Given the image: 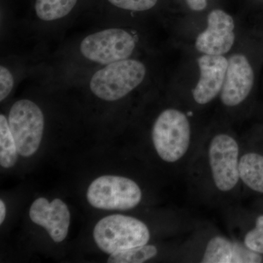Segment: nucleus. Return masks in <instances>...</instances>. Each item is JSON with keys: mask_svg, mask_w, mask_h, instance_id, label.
<instances>
[{"mask_svg": "<svg viewBox=\"0 0 263 263\" xmlns=\"http://www.w3.org/2000/svg\"><path fill=\"white\" fill-rule=\"evenodd\" d=\"M202 149L205 181L211 188L220 196L235 193L242 183L239 175L241 152L238 140L228 133H216Z\"/></svg>", "mask_w": 263, "mask_h": 263, "instance_id": "obj_1", "label": "nucleus"}, {"mask_svg": "<svg viewBox=\"0 0 263 263\" xmlns=\"http://www.w3.org/2000/svg\"><path fill=\"white\" fill-rule=\"evenodd\" d=\"M152 138L157 155L166 163L179 164L191 155V122L179 109L167 108L159 114L152 128Z\"/></svg>", "mask_w": 263, "mask_h": 263, "instance_id": "obj_2", "label": "nucleus"}, {"mask_svg": "<svg viewBox=\"0 0 263 263\" xmlns=\"http://www.w3.org/2000/svg\"><path fill=\"white\" fill-rule=\"evenodd\" d=\"M146 65L141 61L127 59L104 65L89 81V88L97 98L114 102L125 98L144 81Z\"/></svg>", "mask_w": 263, "mask_h": 263, "instance_id": "obj_3", "label": "nucleus"}, {"mask_svg": "<svg viewBox=\"0 0 263 263\" xmlns=\"http://www.w3.org/2000/svg\"><path fill=\"white\" fill-rule=\"evenodd\" d=\"M150 231L143 221L132 216L115 214L103 218L95 227L94 238L107 254L147 245Z\"/></svg>", "mask_w": 263, "mask_h": 263, "instance_id": "obj_4", "label": "nucleus"}, {"mask_svg": "<svg viewBox=\"0 0 263 263\" xmlns=\"http://www.w3.org/2000/svg\"><path fill=\"white\" fill-rule=\"evenodd\" d=\"M136 48V40L131 32L121 28L98 31L81 41L79 50L86 60L106 65L129 59Z\"/></svg>", "mask_w": 263, "mask_h": 263, "instance_id": "obj_5", "label": "nucleus"}, {"mask_svg": "<svg viewBox=\"0 0 263 263\" xmlns=\"http://www.w3.org/2000/svg\"><path fill=\"white\" fill-rule=\"evenodd\" d=\"M90 205L104 210H130L142 200L138 183L128 178L103 176L93 181L86 193Z\"/></svg>", "mask_w": 263, "mask_h": 263, "instance_id": "obj_6", "label": "nucleus"}, {"mask_svg": "<svg viewBox=\"0 0 263 263\" xmlns=\"http://www.w3.org/2000/svg\"><path fill=\"white\" fill-rule=\"evenodd\" d=\"M8 124L19 155L29 157L39 148L44 131V116L37 104L23 99L10 110Z\"/></svg>", "mask_w": 263, "mask_h": 263, "instance_id": "obj_7", "label": "nucleus"}, {"mask_svg": "<svg viewBox=\"0 0 263 263\" xmlns=\"http://www.w3.org/2000/svg\"><path fill=\"white\" fill-rule=\"evenodd\" d=\"M206 29L197 35L195 48L202 54L224 55L235 43V22L224 10H212L208 16Z\"/></svg>", "mask_w": 263, "mask_h": 263, "instance_id": "obj_8", "label": "nucleus"}, {"mask_svg": "<svg viewBox=\"0 0 263 263\" xmlns=\"http://www.w3.org/2000/svg\"><path fill=\"white\" fill-rule=\"evenodd\" d=\"M254 84V72L245 55L235 53L228 59L226 79L221 88V103L234 108L247 100Z\"/></svg>", "mask_w": 263, "mask_h": 263, "instance_id": "obj_9", "label": "nucleus"}, {"mask_svg": "<svg viewBox=\"0 0 263 263\" xmlns=\"http://www.w3.org/2000/svg\"><path fill=\"white\" fill-rule=\"evenodd\" d=\"M200 79L193 90L195 103L204 105L220 95L224 84L228 60L223 55L202 54L197 59Z\"/></svg>", "mask_w": 263, "mask_h": 263, "instance_id": "obj_10", "label": "nucleus"}, {"mask_svg": "<svg viewBox=\"0 0 263 263\" xmlns=\"http://www.w3.org/2000/svg\"><path fill=\"white\" fill-rule=\"evenodd\" d=\"M31 220L43 227L56 243L63 241L68 233L70 214L65 202L56 198L48 201L44 197L34 200L29 210Z\"/></svg>", "mask_w": 263, "mask_h": 263, "instance_id": "obj_11", "label": "nucleus"}, {"mask_svg": "<svg viewBox=\"0 0 263 263\" xmlns=\"http://www.w3.org/2000/svg\"><path fill=\"white\" fill-rule=\"evenodd\" d=\"M262 254L247 248L243 243L223 235H215L209 239L204 249L202 263H259Z\"/></svg>", "mask_w": 263, "mask_h": 263, "instance_id": "obj_12", "label": "nucleus"}, {"mask_svg": "<svg viewBox=\"0 0 263 263\" xmlns=\"http://www.w3.org/2000/svg\"><path fill=\"white\" fill-rule=\"evenodd\" d=\"M239 175L247 187L263 193V155L252 152L240 154Z\"/></svg>", "mask_w": 263, "mask_h": 263, "instance_id": "obj_13", "label": "nucleus"}, {"mask_svg": "<svg viewBox=\"0 0 263 263\" xmlns=\"http://www.w3.org/2000/svg\"><path fill=\"white\" fill-rule=\"evenodd\" d=\"M78 0H36L35 13L43 22L65 18L72 11Z\"/></svg>", "mask_w": 263, "mask_h": 263, "instance_id": "obj_14", "label": "nucleus"}, {"mask_svg": "<svg viewBox=\"0 0 263 263\" xmlns=\"http://www.w3.org/2000/svg\"><path fill=\"white\" fill-rule=\"evenodd\" d=\"M18 149L10 131L8 120L0 115V164L4 168L13 167L18 159Z\"/></svg>", "mask_w": 263, "mask_h": 263, "instance_id": "obj_15", "label": "nucleus"}, {"mask_svg": "<svg viewBox=\"0 0 263 263\" xmlns=\"http://www.w3.org/2000/svg\"><path fill=\"white\" fill-rule=\"evenodd\" d=\"M158 253L154 245H145L119 251L110 254L109 263H142L154 258Z\"/></svg>", "mask_w": 263, "mask_h": 263, "instance_id": "obj_16", "label": "nucleus"}, {"mask_svg": "<svg viewBox=\"0 0 263 263\" xmlns=\"http://www.w3.org/2000/svg\"><path fill=\"white\" fill-rule=\"evenodd\" d=\"M114 6L131 11H146L157 5L158 0H108Z\"/></svg>", "mask_w": 263, "mask_h": 263, "instance_id": "obj_17", "label": "nucleus"}, {"mask_svg": "<svg viewBox=\"0 0 263 263\" xmlns=\"http://www.w3.org/2000/svg\"><path fill=\"white\" fill-rule=\"evenodd\" d=\"M245 247L251 251L263 255V232L254 228L245 235L243 242Z\"/></svg>", "mask_w": 263, "mask_h": 263, "instance_id": "obj_18", "label": "nucleus"}, {"mask_svg": "<svg viewBox=\"0 0 263 263\" xmlns=\"http://www.w3.org/2000/svg\"><path fill=\"white\" fill-rule=\"evenodd\" d=\"M14 76L11 71L1 65L0 67V101L3 102L9 96L14 87Z\"/></svg>", "mask_w": 263, "mask_h": 263, "instance_id": "obj_19", "label": "nucleus"}, {"mask_svg": "<svg viewBox=\"0 0 263 263\" xmlns=\"http://www.w3.org/2000/svg\"><path fill=\"white\" fill-rule=\"evenodd\" d=\"M209 0H186L189 8L193 11H202L207 7Z\"/></svg>", "mask_w": 263, "mask_h": 263, "instance_id": "obj_20", "label": "nucleus"}, {"mask_svg": "<svg viewBox=\"0 0 263 263\" xmlns=\"http://www.w3.org/2000/svg\"><path fill=\"white\" fill-rule=\"evenodd\" d=\"M6 216V207L3 200H0V224H3Z\"/></svg>", "mask_w": 263, "mask_h": 263, "instance_id": "obj_21", "label": "nucleus"}, {"mask_svg": "<svg viewBox=\"0 0 263 263\" xmlns=\"http://www.w3.org/2000/svg\"><path fill=\"white\" fill-rule=\"evenodd\" d=\"M255 228H258L259 230H262L263 232V215L259 216L256 219Z\"/></svg>", "mask_w": 263, "mask_h": 263, "instance_id": "obj_22", "label": "nucleus"}]
</instances>
